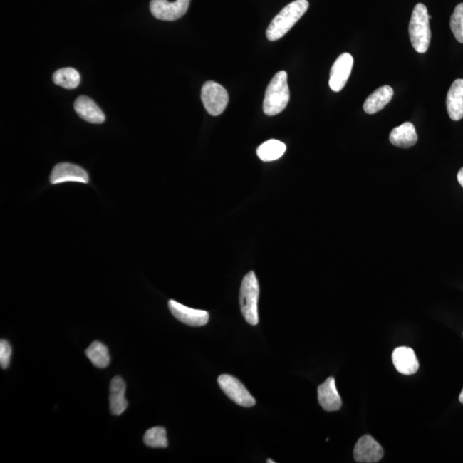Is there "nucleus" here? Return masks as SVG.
Masks as SVG:
<instances>
[{
    "instance_id": "23",
    "label": "nucleus",
    "mask_w": 463,
    "mask_h": 463,
    "mask_svg": "<svg viewBox=\"0 0 463 463\" xmlns=\"http://www.w3.org/2000/svg\"><path fill=\"white\" fill-rule=\"evenodd\" d=\"M449 25L457 41L463 43V3L459 4L454 8Z\"/></svg>"
},
{
    "instance_id": "14",
    "label": "nucleus",
    "mask_w": 463,
    "mask_h": 463,
    "mask_svg": "<svg viewBox=\"0 0 463 463\" xmlns=\"http://www.w3.org/2000/svg\"><path fill=\"white\" fill-rule=\"evenodd\" d=\"M446 107L450 119L461 120L463 118V79H457L450 86L446 98Z\"/></svg>"
},
{
    "instance_id": "16",
    "label": "nucleus",
    "mask_w": 463,
    "mask_h": 463,
    "mask_svg": "<svg viewBox=\"0 0 463 463\" xmlns=\"http://www.w3.org/2000/svg\"><path fill=\"white\" fill-rule=\"evenodd\" d=\"M125 383L121 377L117 376L113 378L110 389H109L110 391L109 404H110V411L113 415H120L128 408V402L125 397Z\"/></svg>"
},
{
    "instance_id": "22",
    "label": "nucleus",
    "mask_w": 463,
    "mask_h": 463,
    "mask_svg": "<svg viewBox=\"0 0 463 463\" xmlns=\"http://www.w3.org/2000/svg\"><path fill=\"white\" fill-rule=\"evenodd\" d=\"M144 442L151 448H167L168 441L165 428L155 427L149 429L144 436Z\"/></svg>"
},
{
    "instance_id": "25",
    "label": "nucleus",
    "mask_w": 463,
    "mask_h": 463,
    "mask_svg": "<svg viewBox=\"0 0 463 463\" xmlns=\"http://www.w3.org/2000/svg\"><path fill=\"white\" fill-rule=\"evenodd\" d=\"M457 180L459 184H460L463 188V167H462L461 170L458 172Z\"/></svg>"
},
{
    "instance_id": "6",
    "label": "nucleus",
    "mask_w": 463,
    "mask_h": 463,
    "mask_svg": "<svg viewBox=\"0 0 463 463\" xmlns=\"http://www.w3.org/2000/svg\"><path fill=\"white\" fill-rule=\"evenodd\" d=\"M191 0H151L150 11L155 19L175 21L187 14Z\"/></svg>"
},
{
    "instance_id": "18",
    "label": "nucleus",
    "mask_w": 463,
    "mask_h": 463,
    "mask_svg": "<svg viewBox=\"0 0 463 463\" xmlns=\"http://www.w3.org/2000/svg\"><path fill=\"white\" fill-rule=\"evenodd\" d=\"M394 95L393 88L388 85L382 86L370 95L364 103V110L368 115H374L389 104Z\"/></svg>"
},
{
    "instance_id": "27",
    "label": "nucleus",
    "mask_w": 463,
    "mask_h": 463,
    "mask_svg": "<svg viewBox=\"0 0 463 463\" xmlns=\"http://www.w3.org/2000/svg\"><path fill=\"white\" fill-rule=\"evenodd\" d=\"M267 462H268V463H271V462H272V463H275V462L272 461L271 459H268Z\"/></svg>"
},
{
    "instance_id": "8",
    "label": "nucleus",
    "mask_w": 463,
    "mask_h": 463,
    "mask_svg": "<svg viewBox=\"0 0 463 463\" xmlns=\"http://www.w3.org/2000/svg\"><path fill=\"white\" fill-rule=\"evenodd\" d=\"M384 449L370 435L361 437L355 444L353 457L357 462L375 463L384 457Z\"/></svg>"
},
{
    "instance_id": "4",
    "label": "nucleus",
    "mask_w": 463,
    "mask_h": 463,
    "mask_svg": "<svg viewBox=\"0 0 463 463\" xmlns=\"http://www.w3.org/2000/svg\"><path fill=\"white\" fill-rule=\"evenodd\" d=\"M259 284L254 272H249L244 277L241 292H239V304L244 318L251 326L259 323Z\"/></svg>"
},
{
    "instance_id": "13",
    "label": "nucleus",
    "mask_w": 463,
    "mask_h": 463,
    "mask_svg": "<svg viewBox=\"0 0 463 463\" xmlns=\"http://www.w3.org/2000/svg\"><path fill=\"white\" fill-rule=\"evenodd\" d=\"M395 369L404 375H412L419 370V360L412 348L400 347L395 348L392 355Z\"/></svg>"
},
{
    "instance_id": "11",
    "label": "nucleus",
    "mask_w": 463,
    "mask_h": 463,
    "mask_svg": "<svg viewBox=\"0 0 463 463\" xmlns=\"http://www.w3.org/2000/svg\"><path fill=\"white\" fill-rule=\"evenodd\" d=\"M50 182L53 184L65 182L87 184L88 182V175L87 172L81 167L71 163L63 162L54 167L51 176H50Z\"/></svg>"
},
{
    "instance_id": "21",
    "label": "nucleus",
    "mask_w": 463,
    "mask_h": 463,
    "mask_svg": "<svg viewBox=\"0 0 463 463\" xmlns=\"http://www.w3.org/2000/svg\"><path fill=\"white\" fill-rule=\"evenodd\" d=\"M53 83L56 85L73 90L80 84V74L77 70L67 67L56 71L53 77Z\"/></svg>"
},
{
    "instance_id": "7",
    "label": "nucleus",
    "mask_w": 463,
    "mask_h": 463,
    "mask_svg": "<svg viewBox=\"0 0 463 463\" xmlns=\"http://www.w3.org/2000/svg\"><path fill=\"white\" fill-rule=\"evenodd\" d=\"M218 384L227 397L238 405L245 407L255 405V399L236 378L223 374L218 378Z\"/></svg>"
},
{
    "instance_id": "15",
    "label": "nucleus",
    "mask_w": 463,
    "mask_h": 463,
    "mask_svg": "<svg viewBox=\"0 0 463 463\" xmlns=\"http://www.w3.org/2000/svg\"><path fill=\"white\" fill-rule=\"evenodd\" d=\"M75 111L83 120L92 124H102L105 121V115L102 109L95 104L94 100L87 96H80L74 103Z\"/></svg>"
},
{
    "instance_id": "2",
    "label": "nucleus",
    "mask_w": 463,
    "mask_h": 463,
    "mask_svg": "<svg viewBox=\"0 0 463 463\" xmlns=\"http://www.w3.org/2000/svg\"><path fill=\"white\" fill-rule=\"evenodd\" d=\"M290 92L288 74L284 71L277 73L269 83L264 100V112L268 116L278 115L288 106Z\"/></svg>"
},
{
    "instance_id": "12",
    "label": "nucleus",
    "mask_w": 463,
    "mask_h": 463,
    "mask_svg": "<svg viewBox=\"0 0 463 463\" xmlns=\"http://www.w3.org/2000/svg\"><path fill=\"white\" fill-rule=\"evenodd\" d=\"M318 402L324 410L338 411L342 407L343 402L335 386L334 378H328L318 389Z\"/></svg>"
},
{
    "instance_id": "10",
    "label": "nucleus",
    "mask_w": 463,
    "mask_h": 463,
    "mask_svg": "<svg viewBox=\"0 0 463 463\" xmlns=\"http://www.w3.org/2000/svg\"><path fill=\"white\" fill-rule=\"evenodd\" d=\"M168 307L175 318L189 326H204L209 321L208 311L192 309L172 300L168 302Z\"/></svg>"
},
{
    "instance_id": "20",
    "label": "nucleus",
    "mask_w": 463,
    "mask_h": 463,
    "mask_svg": "<svg viewBox=\"0 0 463 463\" xmlns=\"http://www.w3.org/2000/svg\"><path fill=\"white\" fill-rule=\"evenodd\" d=\"M86 356L98 368H106L110 363L108 349L103 343L94 342L86 349Z\"/></svg>"
},
{
    "instance_id": "19",
    "label": "nucleus",
    "mask_w": 463,
    "mask_h": 463,
    "mask_svg": "<svg viewBox=\"0 0 463 463\" xmlns=\"http://www.w3.org/2000/svg\"><path fill=\"white\" fill-rule=\"evenodd\" d=\"M286 150L287 147L283 142L271 139L259 147L256 155L263 162H273L283 157Z\"/></svg>"
},
{
    "instance_id": "3",
    "label": "nucleus",
    "mask_w": 463,
    "mask_h": 463,
    "mask_svg": "<svg viewBox=\"0 0 463 463\" xmlns=\"http://www.w3.org/2000/svg\"><path fill=\"white\" fill-rule=\"evenodd\" d=\"M431 16L428 15L427 8L422 3L417 4L412 11L410 28V41L416 52L425 53L430 46L432 32L430 28Z\"/></svg>"
},
{
    "instance_id": "9",
    "label": "nucleus",
    "mask_w": 463,
    "mask_h": 463,
    "mask_svg": "<svg viewBox=\"0 0 463 463\" xmlns=\"http://www.w3.org/2000/svg\"><path fill=\"white\" fill-rule=\"evenodd\" d=\"M353 66V58L350 53L340 54L331 70L330 87L334 92H339L346 85Z\"/></svg>"
},
{
    "instance_id": "26",
    "label": "nucleus",
    "mask_w": 463,
    "mask_h": 463,
    "mask_svg": "<svg viewBox=\"0 0 463 463\" xmlns=\"http://www.w3.org/2000/svg\"><path fill=\"white\" fill-rule=\"evenodd\" d=\"M459 401H460V402L463 404V390H462L460 397H459Z\"/></svg>"
},
{
    "instance_id": "17",
    "label": "nucleus",
    "mask_w": 463,
    "mask_h": 463,
    "mask_svg": "<svg viewBox=\"0 0 463 463\" xmlns=\"http://www.w3.org/2000/svg\"><path fill=\"white\" fill-rule=\"evenodd\" d=\"M390 141L399 148L408 149L414 146L418 141L415 125L410 122H406L394 128L390 134Z\"/></svg>"
},
{
    "instance_id": "5",
    "label": "nucleus",
    "mask_w": 463,
    "mask_h": 463,
    "mask_svg": "<svg viewBox=\"0 0 463 463\" xmlns=\"http://www.w3.org/2000/svg\"><path fill=\"white\" fill-rule=\"evenodd\" d=\"M202 103L210 115L218 116L224 112L229 103V94L220 84L208 81L204 84L201 93Z\"/></svg>"
},
{
    "instance_id": "1",
    "label": "nucleus",
    "mask_w": 463,
    "mask_h": 463,
    "mask_svg": "<svg viewBox=\"0 0 463 463\" xmlns=\"http://www.w3.org/2000/svg\"><path fill=\"white\" fill-rule=\"evenodd\" d=\"M309 8L307 0H296L284 7L272 20L267 29L269 41H276L283 38L301 19Z\"/></svg>"
},
{
    "instance_id": "24",
    "label": "nucleus",
    "mask_w": 463,
    "mask_h": 463,
    "mask_svg": "<svg viewBox=\"0 0 463 463\" xmlns=\"http://www.w3.org/2000/svg\"><path fill=\"white\" fill-rule=\"evenodd\" d=\"M11 353L10 343L6 340H1L0 342V365L3 369H6L9 366Z\"/></svg>"
}]
</instances>
